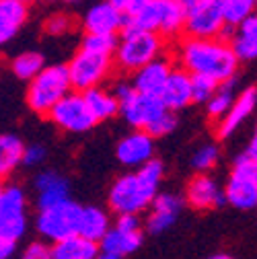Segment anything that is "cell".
Returning <instances> with one entry per match:
<instances>
[{
    "mask_svg": "<svg viewBox=\"0 0 257 259\" xmlns=\"http://www.w3.org/2000/svg\"><path fill=\"white\" fill-rule=\"evenodd\" d=\"M17 253V245L11 243H0V259H13Z\"/></svg>",
    "mask_w": 257,
    "mask_h": 259,
    "instance_id": "ab89813d",
    "label": "cell"
},
{
    "mask_svg": "<svg viewBox=\"0 0 257 259\" xmlns=\"http://www.w3.org/2000/svg\"><path fill=\"white\" fill-rule=\"evenodd\" d=\"M255 107H257V87H247V89H243V91L237 95V99H235L233 107L229 109V113L218 121V130H216L218 138H220V140L231 138V136L237 132V130L253 115Z\"/></svg>",
    "mask_w": 257,
    "mask_h": 259,
    "instance_id": "ac0fdd59",
    "label": "cell"
},
{
    "mask_svg": "<svg viewBox=\"0 0 257 259\" xmlns=\"http://www.w3.org/2000/svg\"><path fill=\"white\" fill-rule=\"evenodd\" d=\"M21 3H25V5H29V3H35V0H21Z\"/></svg>",
    "mask_w": 257,
    "mask_h": 259,
    "instance_id": "bcb514c9",
    "label": "cell"
},
{
    "mask_svg": "<svg viewBox=\"0 0 257 259\" xmlns=\"http://www.w3.org/2000/svg\"><path fill=\"white\" fill-rule=\"evenodd\" d=\"M165 111H167V107L160 101V97L142 95L136 91L119 103V113L123 115V119L134 130H142V132H146L154 123V119L160 117Z\"/></svg>",
    "mask_w": 257,
    "mask_h": 259,
    "instance_id": "4fadbf2b",
    "label": "cell"
},
{
    "mask_svg": "<svg viewBox=\"0 0 257 259\" xmlns=\"http://www.w3.org/2000/svg\"><path fill=\"white\" fill-rule=\"evenodd\" d=\"M111 216L99 206H82L80 212V222H78V235L93 241V243H101L103 237L111 231Z\"/></svg>",
    "mask_w": 257,
    "mask_h": 259,
    "instance_id": "cb8c5ba5",
    "label": "cell"
},
{
    "mask_svg": "<svg viewBox=\"0 0 257 259\" xmlns=\"http://www.w3.org/2000/svg\"><path fill=\"white\" fill-rule=\"evenodd\" d=\"M101 253L99 245L80 235L68 237L52 245V259H97Z\"/></svg>",
    "mask_w": 257,
    "mask_h": 259,
    "instance_id": "d4e9b609",
    "label": "cell"
},
{
    "mask_svg": "<svg viewBox=\"0 0 257 259\" xmlns=\"http://www.w3.org/2000/svg\"><path fill=\"white\" fill-rule=\"evenodd\" d=\"M183 200L187 206H191L194 210H200V212L216 210L222 204H227V200H224V187L210 173H196L191 177L185 185Z\"/></svg>",
    "mask_w": 257,
    "mask_h": 259,
    "instance_id": "5bb4252c",
    "label": "cell"
},
{
    "mask_svg": "<svg viewBox=\"0 0 257 259\" xmlns=\"http://www.w3.org/2000/svg\"><path fill=\"white\" fill-rule=\"evenodd\" d=\"M148 3H150V0H130V5H127V9H125V17H134V15L140 13Z\"/></svg>",
    "mask_w": 257,
    "mask_h": 259,
    "instance_id": "f35d334b",
    "label": "cell"
},
{
    "mask_svg": "<svg viewBox=\"0 0 257 259\" xmlns=\"http://www.w3.org/2000/svg\"><path fill=\"white\" fill-rule=\"evenodd\" d=\"M97 259H119V257H115V255H109V253H103V251H101V253L97 255Z\"/></svg>",
    "mask_w": 257,
    "mask_h": 259,
    "instance_id": "ee69618b",
    "label": "cell"
},
{
    "mask_svg": "<svg viewBox=\"0 0 257 259\" xmlns=\"http://www.w3.org/2000/svg\"><path fill=\"white\" fill-rule=\"evenodd\" d=\"M229 44L239 62L257 60V15L249 17L247 21H243L233 29Z\"/></svg>",
    "mask_w": 257,
    "mask_h": 259,
    "instance_id": "603a6c76",
    "label": "cell"
},
{
    "mask_svg": "<svg viewBox=\"0 0 257 259\" xmlns=\"http://www.w3.org/2000/svg\"><path fill=\"white\" fill-rule=\"evenodd\" d=\"M46 31L54 37H60V35H66L68 31L72 29V17L70 15H64V13H56L52 17H48L46 21Z\"/></svg>",
    "mask_w": 257,
    "mask_h": 259,
    "instance_id": "e575fe53",
    "label": "cell"
},
{
    "mask_svg": "<svg viewBox=\"0 0 257 259\" xmlns=\"http://www.w3.org/2000/svg\"><path fill=\"white\" fill-rule=\"evenodd\" d=\"M165 177V165L158 158L150 160L144 167L130 171L113 181L109 187V208L115 216H140L158 196L160 181Z\"/></svg>",
    "mask_w": 257,
    "mask_h": 259,
    "instance_id": "7a4b0ae2",
    "label": "cell"
},
{
    "mask_svg": "<svg viewBox=\"0 0 257 259\" xmlns=\"http://www.w3.org/2000/svg\"><path fill=\"white\" fill-rule=\"evenodd\" d=\"M224 200L237 210L257 208V163L245 154H239L233 163V169L227 177Z\"/></svg>",
    "mask_w": 257,
    "mask_h": 259,
    "instance_id": "ba28073f",
    "label": "cell"
},
{
    "mask_svg": "<svg viewBox=\"0 0 257 259\" xmlns=\"http://www.w3.org/2000/svg\"><path fill=\"white\" fill-rule=\"evenodd\" d=\"M19 259H52V247L44 241H33L23 249Z\"/></svg>",
    "mask_w": 257,
    "mask_h": 259,
    "instance_id": "8d00e7d4",
    "label": "cell"
},
{
    "mask_svg": "<svg viewBox=\"0 0 257 259\" xmlns=\"http://www.w3.org/2000/svg\"><path fill=\"white\" fill-rule=\"evenodd\" d=\"M160 101L169 111H181L187 105L194 103V93H191V74L181 68H173L169 80L160 91Z\"/></svg>",
    "mask_w": 257,
    "mask_h": 259,
    "instance_id": "44dd1931",
    "label": "cell"
},
{
    "mask_svg": "<svg viewBox=\"0 0 257 259\" xmlns=\"http://www.w3.org/2000/svg\"><path fill=\"white\" fill-rule=\"evenodd\" d=\"M220 160V148L216 144H204L200 146L194 156H191V167L196 173H210Z\"/></svg>",
    "mask_w": 257,
    "mask_h": 259,
    "instance_id": "4dcf8cb0",
    "label": "cell"
},
{
    "mask_svg": "<svg viewBox=\"0 0 257 259\" xmlns=\"http://www.w3.org/2000/svg\"><path fill=\"white\" fill-rule=\"evenodd\" d=\"M237 95L239 93H237V80L235 78L233 80H227V82H220L218 89L214 91V95L210 97V101L206 103V113L212 119L220 121L224 115L229 113V109L233 107Z\"/></svg>",
    "mask_w": 257,
    "mask_h": 259,
    "instance_id": "83f0119b",
    "label": "cell"
},
{
    "mask_svg": "<svg viewBox=\"0 0 257 259\" xmlns=\"http://www.w3.org/2000/svg\"><path fill=\"white\" fill-rule=\"evenodd\" d=\"M54 125H58L62 132L68 134H84L97 123L91 115L84 97L80 93H68L64 99L50 111L48 115Z\"/></svg>",
    "mask_w": 257,
    "mask_h": 259,
    "instance_id": "7c38bea8",
    "label": "cell"
},
{
    "mask_svg": "<svg viewBox=\"0 0 257 259\" xmlns=\"http://www.w3.org/2000/svg\"><path fill=\"white\" fill-rule=\"evenodd\" d=\"M25 144L15 134H0V183L23 165Z\"/></svg>",
    "mask_w": 257,
    "mask_h": 259,
    "instance_id": "484cf974",
    "label": "cell"
},
{
    "mask_svg": "<svg viewBox=\"0 0 257 259\" xmlns=\"http://www.w3.org/2000/svg\"><path fill=\"white\" fill-rule=\"evenodd\" d=\"M52 3H76V0H52Z\"/></svg>",
    "mask_w": 257,
    "mask_h": 259,
    "instance_id": "f6af8a7d",
    "label": "cell"
},
{
    "mask_svg": "<svg viewBox=\"0 0 257 259\" xmlns=\"http://www.w3.org/2000/svg\"><path fill=\"white\" fill-rule=\"evenodd\" d=\"M177 68L191 76H208L212 80H233L239 68V60L231 50V44L222 37L216 39H194L183 37L175 50Z\"/></svg>",
    "mask_w": 257,
    "mask_h": 259,
    "instance_id": "6da1fadb",
    "label": "cell"
},
{
    "mask_svg": "<svg viewBox=\"0 0 257 259\" xmlns=\"http://www.w3.org/2000/svg\"><path fill=\"white\" fill-rule=\"evenodd\" d=\"M218 89V82L208 76H191V93H194V103H208L214 91Z\"/></svg>",
    "mask_w": 257,
    "mask_h": 259,
    "instance_id": "d6a6232c",
    "label": "cell"
},
{
    "mask_svg": "<svg viewBox=\"0 0 257 259\" xmlns=\"http://www.w3.org/2000/svg\"><path fill=\"white\" fill-rule=\"evenodd\" d=\"M105 3H109L111 7H115L117 11H121L125 15V9H127V5H130V0H105Z\"/></svg>",
    "mask_w": 257,
    "mask_h": 259,
    "instance_id": "60d3db41",
    "label": "cell"
},
{
    "mask_svg": "<svg viewBox=\"0 0 257 259\" xmlns=\"http://www.w3.org/2000/svg\"><path fill=\"white\" fill-rule=\"evenodd\" d=\"M173 62L169 58H158L150 64H146L144 68H140L138 72H134V78H132V87L136 93H142V95H152V97H158L160 91H163L165 82L169 80L171 72H173Z\"/></svg>",
    "mask_w": 257,
    "mask_h": 259,
    "instance_id": "d6986e66",
    "label": "cell"
},
{
    "mask_svg": "<svg viewBox=\"0 0 257 259\" xmlns=\"http://www.w3.org/2000/svg\"><path fill=\"white\" fill-rule=\"evenodd\" d=\"M82 206L74 200H66L48 210H39L35 216V231L44 243H60L68 237L78 235Z\"/></svg>",
    "mask_w": 257,
    "mask_h": 259,
    "instance_id": "52a82bcc",
    "label": "cell"
},
{
    "mask_svg": "<svg viewBox=\"0 0 257 259\" xmlns=\"http://www.w3.org/2000/svg\"><path fill=\"white\" fill-rule=\"evenodd\" d=\"M70 87L76 93H87L91 89H99L103 80L111 72V56L93 54L87 50H78L72 60L66 64Z\"/></svg>",
    "mask_w": 257,
    "mask_h": 259,
    "instance_id": "9c48e42d",
    "label": "cell"
},
{
    "mask_svg": "<svg viewBox=\"0 0 257 259\" xmlns=\"http://www.w3.org/2000/svg\"><path fill=\"white\" fill-rule=\"evenodd\" d=\"M247 158H251L253 163H257V127L253 130V134H251V138H249V144H247V148H245V152H243Z\"/></svg>",
    "mask_w": 257,
    "mask_h": 259,
    "instance_id": "74e56055",
    "label": "cell"
},
{
    "mask_svg": "<svg viewBox=\"0 0 257 259\" xmlns=\"http://www.w3.org/2000/svg\"><path fill=\"white\" fill-rule=\"evenodd\" d=\"M125 27L152 31L163 39H175L185 29V9L179 0H150L140 13L125 17Z\"/></svg>",
    "mask_w": 257,
    "mask_h": 259,
    "instance_id": "277c9868",
    "label": "cell"
},
{
    "mask_svg": "<svg viewBox=\"0 0 257 259\" xmlns=\"http://www.w3.org/2000/svg\"><path fill=\"white\" fill-rule=\"evenodd\" d=\"M125 27V15L109 3L93 5L82 17V29L87 35H117Z\"/></svg>",
    "mask_w": 257,
    "mask_h": 259,
    "instance_id": "e0dca14e",
    "label": "cell"
},
{
    "mask_svg": "<svg viewBox=\"0 0 257 259\" xmlns=\"http://www.w3.org/2000/svg\"><path fill=\"white\" fill-rule=\"evenodd\" d=\"M29 226V200L23 187L5 185L0 193V243L19 245Z\"/></svg>",
    "mask_w": 257,
    "mask_h": 259,
    "instance_id": "8992f818",
    "label": "cell"
},
{
    "mask_svg": "<svg viewBox=\"0 0 257 259\" xmlns=\"http://www.w3.org/2000/svg\"><path fill=\"white\" fill-rule=\"evenodd\" d=\"M11 68H13L17 78H21V80H33L46 68V62H44V56L39 52H23V54H19L13 60Z\"/></svg>",
    "mask_w": 257,
    "mask_h": 259,
    "instance_id": "f546056e",
    "label": "cell"
},
{
    "mask_svg": "<svg viewBox=\"0 0 257 259\" xmlns=\"http://www.w3.org/2000/svg\"><path fill=\"white\" fill-rule=\"evenodd\" d=\"M165 52V39L152 33V31H140L125 27L123 33L117 39L115 46V64L123 72H138L146 64L163 58Z\"/></svg>",
    "mask_w": 257,
    "mask_h": 259,
    "instance_id": "3957f363",
    "label": "cell"
},
{
    "mask_svg": "<svg viewBox=\"0 0 257 259\" xmlns=\"http://www.w3.org/2000/svg\"><path fill=\"white\" fill-rule=\"evenodd\" d=\"M224 23L229 29H235L249 17L257 15V0H220Z\"/></svg>",
    "mask_w": 257,
    "mask_h": 259,
    "instance_id": "f1b7e54d",
    "label": "cell"
},
{
    "mask_svg": "<svg viewBox=\"0 0 257 259\" xmlns=\"http://www.w3.org/2000/svg\"><path fill=\"white\" fill-rule=\"evenodd\" d=\"M206 259H235V257L229 255V253H214V255H210V257H206Z\"/></svg>",
    "mask_w": 257,
    "mask_h": 259,
    "instance_id": "7bdbcfd3",
    "label": "cell"
},
{
    "mask_svg": "<svg viewBox=\"0 0 257 259\" xmlns=\"http://www.w3.org/2000/svg\"><path fill=\"white\" fill-rule=\"evenodd\" d=\"M37 210H48L62 202L70 200V183L56 171H44L35 179Z\"/></svg>",
    "mask_w": 257,
    "mask_h": 259,
    "instance_id": "ffe728a7",
    "label": "cell"
},
{
    "mask_svg": "<svg viewBox=\"0 0 257 259\" xmlns=\"http://www.w3.org/2000/svg\"><path fill=\"white\" fill-rule=\"evenodd\" d=\"M68 68L64 64L46 66L27 87V105L37 115H50V111L70 93Z\"/></svg>",
    "mask_w": 257,
    "mask_h": 259,
    "instance_id": "5b68a950",
    "label": "cell"
},
{
    "mask_svg": "<svg viewBox=\"0 0 257 259\" xmlns=\"http://www.w3.org/2000/svg\"><path fill=\"white\" fill-rule=\"evenodd\" d=\"M179 3L183 5V9H185V11H189L191 7H196V5L200 3V0H179Z\"/></svg>",
    "mask_w": 257,
    "mask_h": 259,
    "instance_id": "b9f144b4",
    "label": "cell"
},
{
    "mask_svg": "<svg viewBox=\"0 0 257 259\" xmlns=\"http://www.w3.org/2000/svg\"><path fill=\"white\" fill-rule=\"evenodd\" d=\"M185 206V200L173 191H158V196L152 200L150 208L146 210L148 216L144 220V231H148L150 235H160L169 231L171 226L179 220L181 210Z\"/></svg>",
    "mask_w": 257,
    "mask_h": 259,
    "instance_id": "9a60e30c",
    "label": "cell"
},
{
    "mask_svg": "<svg viewBox=\"0 0 257 259\" xmlns=\"http://www.w3.org/2000/svg\"><path fill=\"white\" fill-rule=\"evenodd\" d=\"M29 5L21 0H0V48L7 46L27 23Z\"/></svg>",
    "mask_w": 257,
    "mask_h": 259,
    "instance_id": "7402d4cb",
    "label": "cell"
},
{
    "mask_svg": "<svg viewBox=\"0 0 257 259\" xmlns=\"http://www.w3.org/2000/svg\"><path fill=\"white\" fill-rule=\"evenodd\" d=\"M115 46H117V37L113 35H84L80 50L101 54V56H113Z\"/></svg>",
    "mask_w": 257,
    "mask_h": 259,
    "instance_id": "1f68e13d",
    "label": "cell"
},
{
    "mask_svg": "<svg viewBox=\"0 0 257 259\" xmlns=\"http://www.w3.org/2000/svg\"><path fill=\"white\" fill-rule=\"evenodd\" d=\"M46 158H48L46 146H41V144L25 146V152H23V165L25 167H39V165L46 163Z\"/></svg>",
    "mask_w": 257,
    "mask_h": 259,
    "instance_id": "d590c367",
    "label": "cell"
},
{
    "mask_svg": "<svg viewBox=\"0 0 257 259\" xmlns=\"http://www.w3.org/2000/svg\"><path fill=\"white\" fill-rule=\"evenodd\" d=\"M175 127H177V115L173 111H165L160 117L154 119V123L146 130V134H150L152 138H163V136H169L175 132Z\"/></svg>",
    "mask_w": 257,
    "mask_h": 259,
    "instance_id": "836d02e7",
    "label": "cell"
},
{
    "mask_svg": "<svg viewBox=\"0 0 257 259\" xmlns=\"http://www.w3.org/2000/svg\"><path fill=\"white\" fill-rule=\"evenodd\" d=\"M144 241V222L140 216H117L111 231L103 237L99 243V249L103 253L115 255L123 259L125 255H132L142 247Z\"/></svg>",
    "mask_w": 257,
    "mask_h": 259,
    "instance_id": "8fae6325",
    "label": "cell"
},
{
    "mask_svg": "<svg viewBox=\"0 0 257 259\" xmlns=\"http://www.w3.org/2000/svg\"><path fill=\"white\" fill-rule=\"evenodd\" d=\"M3 189H5V185H3V183H0V193H3Z\"/></svg>",
    "mask_w": 257,
    "mask_h": 259,
    "instance_id": "7dc6e473",
    "label": "cell"
},
{
    "mask_svg": "<svg viewBox=\"0 0 257 259\" xmlns=\"http://www.w3.org/2000/svg\"><path fill=\"white\" fill-rule=\"evenodd\" d=\"M82 97H84V103H87L91 115L95 117L97 123L119 113V101L113 97L111 91H105L99 87V89H91V91L82 93Z\"/></svg>",
    "mask_w": 257,
    "mask_h": 259,
    "instance_id": "4316f807",
    "label": "cell"
},
{
    "mask_svg": "<svg viewBox=\"0 0 257 259\" xmlns=\"http://www.w3.org/2000/svg\"><path fill=\"white\" fill-rule=\"evenodd\" d=\"M220 0H200L196 7L185 11V37L194 39H216L227 31Z\"/></svg>",
    "mask_w": 257,
    "mask_h": 259,
    "instance_id": "30bf717a",
    "label": "cell"
},
{
    "mask_svg": "<svg viewBox=\"0 0 257 259\" xmlns=\"http://www.w3.org/2000/svg\"><path fill=\"white\" fill-rule=\"evenodd\" d=\"M115 156L123 167H132L136 171L154 160V138L142 130H134L117 142Z\"/></svg>",
    "mask_w": 257,
    "mask_h": 259,
    "instance_id": "2e32d148",
    "label": "cell"
}]
</instances>
